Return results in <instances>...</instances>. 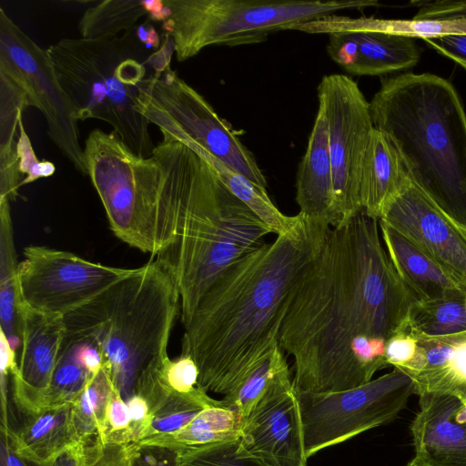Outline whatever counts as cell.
Masks as SVG:
<instances>
[{"instance_id": "83f0119b", "label": "cell", "mask_w": 466, "mask_h": 466, "mask_svg": "<svg viewBox=\"0 0 466 466\" xmlns=\"http://www.w3.org/2000/svg\"><path fill=\"white\" fill-rule=\"evenodd\" d=\"M114 388L109 375L102 367L71 404L73 425L79 444L86 447L104 445L106 407Z\"/></svg>"}, {"instance_id": "f6af8a7d", "label": "cell", "mask_w": 466, "mask_h": 466, "mask_svg": "<svg viewBox=\"0 0 466 466\" xmlns=\"http://www.w3.org/2000/svg\"><path fill=\"white\" fill-rule=\"evenodd\" d=\"M406 466H427L418 458L414 457Z\"/></svg>"}, {"instance_id": "f35d334b", "label": "cell", "mask_w": 466, "mask_h": 466, "mask_svg": "<svg viewBox=\"0 0 466 466\" xmlns=\"http://www.w3.org/2000/svg\"><path fill=\"white\" fill-rule=\"evenodd\" d=\"M136 447L127 445H105L91 460L88 466H132Z\"/></svg>"}, {"instance_id": "ee69618b", "label": "cell", "mask_w": 466, "mask_h": 466, "mask_svg": "<svg viewBox=\"0 0 466 466\" xmlns=\"http://www.w3.org/2000/svg\"><path fill=\"white\" fill-rule=\"evenodd\" d=\"M452 393L456 394L461 399L463 410L466 414V384L460 386Z\"/></svg>"}, {"instance_id": "9a60e30c", "label": "cell", "mask_w": 466, "mask_h": 466, "mask_svg": "<svg viewBox=\"0 0 466 466\" xmlns=\"http://www.w3.org/2000/svg\"><path fill=\"white\" fill-rule=\"evenodd\" d=\"M379 220L405 235L466 284V228L443 213L411 181L386 205Z\"/></svg>"}, {"instance_id": "484cf974", "label": "cell", "mask_w": 466, "mask_h": 466, "mask_svg": "<svg viewBox=\"0 0 466 466\" xmlns=\"http://www.w3.org/2000/svg\"><path fill=\"white\" fill-rule=\"evenodd\" d=\"M166 15L163 0H105L85 11L78 30L84 38L113 36L136 26L144 16L162 23Z\"/></svg>"}, {"instance_id": "d590c367", "label": "cell", "mask_w": 466, "mask_h": 466, "mask_svg": "<svg viewBox=\"0 0 466 466\" xmlns=\"http://www.w3.org/2000/svg\"><path fill=\"white\" fill-rule=\"evenodd\" d=\"M417 348V340L410 329L392 336L386 343L385 358L388 365L402 370L414 359Z\"/></svg>"}, {"instance_id": "603a6c76", "label": "cell", "mask_w": 466, "mask_h": 466, "mask_svg": "<svg viewBox=\"0 0 466 466\" xmlns=\"http://www.w3.org/2000/svg\"><path fill=\"white\" fill-rule=\"evenodd\" d=\"M362 27L422 39L447 35H466V1L420 2L410 20L365 17Z\"/></svg>"}, {"instance_id": "8fae6325", "label": "cell", "mask_w": 466, "mask_h": 466, "mask_svg": "<svg viewBox=\"0 0 466 466\" xmlns=\"http://www.w3.org/2000/svg\"><path fill=\"white\" fill-rule=\"evenodd\" d=\"M318 96L328 125L334 187L331 227H335L362 209L360 177L375 127L370 102L349 76H323L318 86Z\"/></svg>"}, {"instance_id": "d6a6232c", "label": "cell", "mask_w": 466, "mask_h": 466, "mask_svg": "<svg viewBox=\"0 0 466 466\" xmlns=\"http://www.w3.org/2000/svg\"><path fill=\"white\" fill-rule=\"evenodd\" d=\"M240 438L178 452L179 466H263L240 450Z\"/></svg>"}, {"instance_id": "f1b7e54d", "label": "cell", "mask_w": 466, "mask_h": 466, "mask_svg": "<svg viewBox=\"0 0 466 466\" xmlns=\"http://www.w3.org/2000/svg\"><path fill=\"white\" fill-rule=\"evenodd\" d=\"M92 376L82 360L76 342L64 340L49 386L25 412L72 404Z\"/></svg>"}, {"instance_id": "7402d4cb", "label": "cell", "mask_w": 466, "mask_h": 466, "mask_svg": "<svg viewBox=\"0 0 466 466\" xmlns=\"http://www.w3.org/2000/svg\"><path fill=\"white\" fill-rule=\"evenodd\" d=\"M411 180L403 159L387 134L374 127L363 161L361 208L380 219L386 205Z\"/></svg>"}, {"instance_id": "ba28073f", "label": "cell", "mask_w": 466, "mask_h": 466, "mask_svg": "<svg viewBox=\"0 0 466 466\" xmlns=\"http://www.w3.org/2000/svg\"><path fill=\"white\" fill-rule=\"evenodd\" d=\"M162 28L177 61L207 46L259 44L279 30L337 12L379 5L374 0H163Z\"/></svg>"}, {"instance_id": "b9f144b4", "label": "cell", "mask_w": 466, "mask_h": 466, "mask_svg": "<svg viewBox=\"0 0 466 466\" xmlns=\"http://www.w3.org/2000/svg\"><path fill=\"white\" fill-rule=\"evenodd\" d=\"M452 372L457 383L456 389L466 384V332L462 333L456 344Z\"/></svg>"}, {"instance_id": "ffe728a7", "label": "cell", "mask_w": 466, "mask_h": 466, "mask_svg": "<svg viewBox=\"0 0 466 466\" xmlns=\"http://www.w3.org/2000/svg\"><path fill=\"white\" fill-rule=\"evenodd\" d=\"M296 202L304 217L332 226L333 173L327 120L319 106L297 172Z\"/></svg>"}, {"instance_id": "60d3db41", "label": "cell", "mask_w": 466, "mask_h": 466, "mask_svg": "<svg viewBox=\"0 0 466 466\" xmlns=\"http://www.w3.org/2000/svg\"><path fill=\"white\" fill-rule=\"evenodd\" d=\"M104 446L86 447L76 444L62 452L50 466H88L95 454Z\"/></svg>"}, {"instance_id": "5b68a950", "label": "cell", "mask_w": 466, "mask_h": 466, "mask_svg": "<svg viewBox=\"0 0 466 466\" xmlns=\"http://www.w3.org/2000/svg\"><path fill=\"white\" fill-rule=\"evenodd\" d=\"M179 310L177 280L167 263L155 257L65 316V339L95 343L103 368L127 401L142 379L168 357Z\"/></svg>"}, {"instance_id": "ab89813d", "label": "cell", "mask_w": 466, "mask_h": 466, "mask_svg": "<svg viewBox=\"0 0 466 466\" xmlns=\"http://www.w3.org/2000/svg\"><path fill=\"white\" fill-rule=\"evenodd\" d=\"M126 402L129 410L135 443L141 439L151 420L150 409L147 400L139 395H133Z\"/></svg>"}, {"instance_id": "44dd1931", "label": "cell", "mask_w": 466, "mask_h": 466, "mask_svg": "<svg viewBox=\"0 0 466 466\" xmlns=\"http://www.w3.org/2000/svg\"><path fill=\"white\" fill-rule=\"evenodd\" d=\"M17 430L2 426L18 455L40 466H47L67 449L79 444L71 404L20 413Z\"/></svg>"}, {"instance_id": "f546056e", "label": "cell", "mask_w": 466, "mask_h": 466, "mask_svg": "<svg viewBox=\"0 0 466 466\" xmlns=\"http://www.w3.org/2000/svg\"><path fill=\"white\" fill-rule=\"evenodd\" d=\"M284 350L278 343L246 374L240 382L221 400L223 406L234 410L243 420L269 385L289 369Z\"/></svg>"}, {"instance_id": "7a4b0ae2", "label": "cell", "mask_w": 466, "mask_h": 466, "mask_svg": "<svg viewBox=\"0 0 466 466\" xmlns=\"http://www.w3.org/2000/svg\"><path fill=\"white\" fill-rule=\"evenodd\" d=\"M300 217L292 231L231 264L184 325L181 353L196 362L205 391L228 394L279 343L294 286L330 228Z\"/></svg>"}, {"instance_id": "2e32d148", "label": "cell", "mask_w": 466, "mask_h": 466, "mask_svg": "<svg viewBox=\"0 0 466 466\" xmlns=\"http://www.w3.org/2000/svg\"><path fill=\"white\" fill-rule=\"evenodd\" d=\"M65 338L64 317L23 304L18 367L9 374L13 400L20 413L30 410L49 386Z\"/></svg>"}, {"instance_id": "4fadbf2b", "label": "cell", "mask_w": 466, "mask_h": 466, "mask_svg": "<svg viewBox=\"0 0 466 466\" xmlns=\"http://www.w3.org/2000/svg\"><path fill=\"white\" fill-rule=\"evenodd\" d=\"M18 264L23 302L29 308L65 317L90 302L136 268L103 265L72 252L28 246Z\"/></svg>"}, {"instance_id": "e575fe53", "label": "cell", "mask_w": 466, "mask_h": 466, "mask_svg": "<svg viewBox=\"0 0 466 466\" xmlns=\"http://www.w3.org/2000/svg\"><path fill=\"white\" fill-rule=\"evenodd\" d=\"M19 136L16 143V153L19 159V172L24 176L21 187L42 177H48L56 171L55 165L47 160H39L33 149L30 138L26 134L22 116L18 124Z\"/></svg>"}, {"instance_id": "836d02e7", "label": "cell", "mask_w": 466, "mask_h": 466, "mask_svg": "<svg viewBox=\"0 0 466 466\" xmlns=\"http://www.w3.org/2000/svg\"><path fill=\"white\" fill-rule=\"evenodd\" d=\"M102 441L104 445H127L134 442L129 410L116 388L107 403Z\"/></svg>"}, {"instance_id": "ac0fdd59", "label": "cell", "mask_w": 466, "mask_h": 466, "mask_svg": "<svg viewBox=\"0 0 466 466\" xmlns=\"http://www.w3.org/2000/svg\"><path fill=\"white\" fill-rule=\"evenodd\" d=\"M327 52L353 76H380L414 66L420 49L413 37L375 30L338 31L328 35Z\"/></svg>"}, {"instance_id": "74e56055", "label": "cell", "mask_w": 466, "mask_h": 466, "mask_svg": "<svg viewBox=\"0 0 466 466\" xmlns=\"http://www.w3.org/2000/svg\"><path fill=\"white\" fill-rule=\"evenodd\" d=\"M424 40L437 52L455 61L466 70V35H447Z\"/></svg>"}, {"instance_id": "52a82bcc", "label": "cell", "mask_w": 466, "mask_h": 466, "mask_svg": "<svg viewBox=\"0 0 466 466\" xmlns=\"http://www.w3.org/2000/svg\"><path fill=\"white\" fill-rule=\"evenodd\" d=\"M186 144L189 150L177 232L170 246L157 256L177 280L183 325L215 280L231 264L265 244L271 234L225 186L210 163Z\"/></svg>"}, {"instance_id": "277c9868", "label": "cell", "mask_w": 466, "mask_h": 466, "mask_svg": "<svg viewBox=\"0 0 466 466\" xmlns=\"http://www.w3.org/2000/svg\"><path fill=\"white\" fill-rule=\"evenodd\" d=\"M147 19L120 35L64 38L46 49L55 76L79 121L99 119L136 155L155 147L148 120L137 110L140 84L170 66L174 46Z\"/></svg>"}, {"instance_id": "4dcf8cb0", "label": "cell", "mask_w": 466, "mask_h": 466, "mask_svg": "<svg viewBox=\"0 0 466 466\" xmlns=\"http://www.w3.org/2000/svg\"><path fill=\"white\" fill-rule=\"evenodd\" d=\"M409 329L431 337L466 332V297L413 302Z\"/></svg>"}, {"instance_id": "7bdbcfd3", "label": "cell", "mask_w": 466, "mask_h": 466, "mask_svg": "<svg viewBox=\"0 0 466 466\" xmlns=\"http://www.w3.org/2000/svg\"><path fill=\"white\" fill-rule=\"evenodd\" d=\"M0 466H37L16 453L4 430L1 429Z\"/></svg>"}, {"instance_id": "e0dca14e", "label": "cell", "mask_w": 466, "mask_h": 466, "mask_svg": "<svg viewBox=\"0 0 466 466\" xmlns=\"http://www.w3.org/2000/svg\"><path fill=\"white\" fill-rule=\"evenodd\" d=\"M410 431L415 457L427 466H466V414L454 393H425Z\"/></svg>"}, {"instance_id": "5bb4252c", "label": "cell", "mask_w": 466, "mask_h": 466, "mask_svg": "<svg viewBox=\"0 0 466 466\" xmlns=\"http://www.w3.org/2000/svg\"><path fill=\"white\" fill-rule=\"evenodd\" d=\"M292 379L281 372L242 421L240 450L263 466H308Z\"/></svg>"}, {"instance_id": "4316f807", "label": "cell", "mask_w": 466, "mask_h": 466, "mask_svg": "<svg viewBox=\"0 0 466 466\" xmlns=\"http://www.w3.org/2000/svg\"><path fill=\"white\" fill-rule=\"evenodd\" d=\"M183 142L194 147L210 163L225 186L263 221L270 233L282 236L297 227L300 214H283L269 198L267 189L256 185L195 142Z\"/></svg>"}, {"instance_id": "6da1fadb", "label": "cell", "mask_w": 466, "mask_h": 466, "mask_svg": "<svg viewBox=\"0 0 466 466\" xmlns=\"http://www.w3.org/2000/svg\"><path fill=\"white\" fill-rule=\"evenodd\" d=\"M364 209L330 227L299 277L279 344L293 360L297 392L357 388L386 367L387 340L409 329L414 302Z\"/></svg>"}, {"instance_id": "8992f818", "label": "cell", "mask_w": 466, "mask_h": 466, "mask_svg": "<svg viewBox=\"0 0 466 466\" xmlns=\"http://www.w3.org/2000/svg\"><path fill=\"white\" fill-rule=\"evenodd\" d=\"M84 152L111 231L141 252L160 255L177 232L187 145L163 139L150 157H141L114 132L96 128L86 138Z\"/></svg>"}, {"instance_id": "1f68e13d", "label": "cell", "mask_w": 466, "mask_h": 466, "mask_svg": "<svg viewBox=\"0 0 466 466\" xmlns=\"http://www.w3.org/2000/svg\"><path fill=\"white\" fill-rule=\"evenodd\" d=\"M221 405V400L211 398L199 387L190 393H175L151 414V420L138 441L176 431L186 426L204 409Z\"/></svg>"}, {"instance_id": "cb8c5ba5", "label": "cell", "mask_w": 466, "mask_h": 466, "mask_svg": "<svg viewBox=\"0 0 466 466\" xmlns=\"http://www.w3.org/2000/svg\"><path fill=\"white\" fill-rule=\"evenodd\" d=\"M241 419L238 413L223 405L201 410L183 428L144 439L133 443L136 447L157 446L177 451L238 439Z\"/></svg>"}, {"instance_id": "d4e9b609", "label": "cell", "mask_w": 466, "mask_h": 466, "mask_svg": "<svg viewBox=\"0 0 466 466\" xmlns=\"http://www.w3.org/2000/svg\"><path fill=\"white\" fill-rule=\"evenodd\" d=\"M10 201L0 199V330L11 346L20 347L23 300L18 281Z\"/></svg>"}, {"instance_id": "30bf717a", "label": "cell", "mask_w": 466, "mask_h": 466, "mask_svg": "<svg viewBox=\"0 0 466 466\" xmlns=\"http://www.w3.org/2000/svg\"><path fill=\"white\" fill-rule=\"evenodd\" d=\"M415 393L412 380L393 370L347 390L297 392L306 456L393 420Z\"/></svg>"}, {"instance_id": "9c48e42d", "label": "cell", "mask_w": 466, "mask_h": 466, "mask_svg": "<svg viewBox=\"0 0 466 466\" xmlns=\"http://www.w3.org/2000/svg\"><path fill=\"white\" fill-rule=\"evenodd\" d=\"M137 107L159 128L164 140H191L267 189L264 174L231 125L170 66L140 84Z\"/></svg>"}, {"instance_id": "3957f363", "label": "cell", "mask_w": 466, "mask_h": 466, "mask_svg": "<svg viewBox=\"0 0 466 466\" xmlns=\"http://www.w3.org/2000/svg\"><path fill=\"white\" fill-rule=\"evenodd\" d=\"M370 105L411 182L466 228V113L454 86L429 73L397 74L381 79Z\"/></svg>"}, {"instance_id": "7c38bea8", "label": "cell", "mask_w": 466, "mask_h": 466, "mask_svg": "<svg viewBox=\"0 0 466 466\" xmlns=\"http://www.w3.org/2000/svg\"><path fill=\"white\" fill-rule=\"evenodd\" d=\"M0 73L25 95L28 106L46 119L47 135L75 168L87 176L84 147L73 106L61 88L46 50L34 42L0 8Z\"/></svg>"}, {"instance_id": "d6986e66", "label": "cell", "mask_w": 466, "mask_h": 466, "mask_svg": "<svg viewBox=\"0 0 466 466\" xmlns=\"http://www.w3.org/2000/svg\"><path fill=\"white\" fill-rule=\"evenodd\" d=\"M389 258L414 302L465 298L466 284L405 235L379 220Z\"/></svg>"}, {"instance_id": "8d00e7d4", "label": "cell", "mask_w": 466, "mask_h": 466, "mask_svg": "<svg viewBox=\"0 0 466 466\" xmlns=\"http://www.w3.org/2000/svg\"><path fill=\"white\" fill-rule=\"evenodd\" d=\"M132 466H179L178 452L165 447H136Z\"/></svg>"}]
</instances>
